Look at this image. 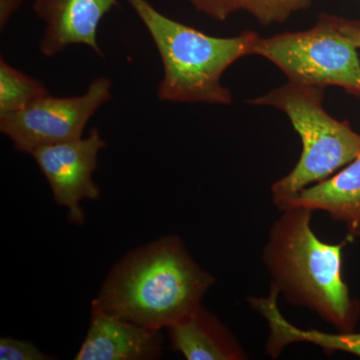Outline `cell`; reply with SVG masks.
Instances as JSON below:
<instances>
[{"label":"cell","mask_w":360,"mask_h":360,"mask_svg":"<svg viewBox=\"0 0 360 360\" xmlns=\"http://www.w3.org/2000/svg\"><path fill=\"white\" fill-rule=\"evenodd\" d=\"M215 277L176 236L129 251L111 269L91 307L146 326L170 328L198 309Z\"/></svg>","instance_id":"6da1fadb"},{"label":"cell","mask_w":360,"mask_h":360,"mask_svg":"<svg viewBox=\"0 0 360 360\" xmlns=\"http://www.w3.org/2000/svg\"><path fill=\"white\" fill-rule=\"evenodd\" d=\"M314 210L292 206L270 227L262 262L270 276V288L295 307L314 312L340 333L354 331L360 303L343 278V248L321 240L311 226Z\"/></svg>","instance_id":"7a4b0ae2"},{"label":"cell","mask_w":360,"mask_h":360,"mask_svg":"<svg viewBox=\"0 0 360 360\" xmlns=\"http://www.w3.org/2000/svg\"><path fill=\"white\" fill-rule=\"evenodd\" d=\"M155 42L163 77L158 98L165 103L231 105L222 75L243 56H251L259 35L246 30L217 37L167 18L148 0H127Z\"/></svg>","instance_id":"3957f363"},{"label":"cell","mask_w":360,"mask_h":360,"mask_svg":"<svg viewBox=\"0 0 360 360\" xmlns=\"http://www.w3.org/2000/svg\"><path fill=\"white\" fill-rule=\"evenodd\" d=\"M323 96L322 87L288 82L248 101L283 111L302 139V155L295 168L271 186L272 201L279 210L305 187L328 179L360 156V134L349 123L326 112Z\"/></svg>","instance_id":"277c9868"},{"label":"cell","mask_w":360,"mask_h":360,"mask_svg":"<svg viewBox=\"0 0 360 360\" xmlns=\"http://www.w3.org/2000/svg\"><path fill=\"white\" fill-rule=\"evenodd\" d=\"M357 49L338 30L335 16L322 14L310 30L258 37L253 53L276 65L288 82L322 89L338 86L360 98Z\"/></svg>","instance_id":"5b68a950"},{"label":"cell","mask_w":360,"mask_h":360,"mask_svg":"<svg viewBox=\"0 0 360 360\" xmlns=\"http://www.w3.org/2000/svg\"><path fill=\"white\" fill-rule=\"evenodd\" d=\"M111 87L110 77H99L82 96L49 94L25 110L0 115V131L11 139L16 150L30 155L44 146L82 139L90 118L110 101Z\"/></svg>","instance_id":"8992f818"},{"label":"cell","mask_w":360,"mask_h":360,"mask_svg":"<svg viewBox=\"0 0 360 360\" xmlns=\"http://www.w3.org/2000/svg\"><path fill=\"white\" fill-rule=\"evenodd\" d=\"M106 142L94 127L86 137L37 149L32 153L51 186L54 201L68 210V220L84 224L80 201L96 200L101 193L94 179L99 153Z\"/></svg>","instance_id":"52a82bcc"},{"label":"cell","mask_w":360,"mask_h":360,"mask_svg":"<svg viewBox=\"0 0 360 360\" xmlns=\"http://www.w3.org/2000/svg\"><path fill=\"white\" fill-rule=\"evenodd\" d=\"M117 6V0H35L33 11L44 25L40 53L53 58L70 45H85L103 56L97 30L104 16Z\"/></svg>","instance_id":"ba28073f"},{"label":"cell","mask_w":360,"mask_h":360,"mask_svg":"<svg viewBox=\"0 0 360 360\" xmlns=\"http://www.w3.org/2000/svg\"><path fill=\"white\" fill-rule=\"evenodd\" d=\"M161 331L92 307L89 330L75 359H160L163 355Z\"/></svg>","instance_id":"9c48e42d"},{"label":"cell","mask_w":360,"mask_h":360,"mask_svg":"<svg viewBox=\"0 0 360 360\" xmlns=\"http://www.w3.org/2000/svg\"><path fill=\"white\" fill-rule=\"evenodd\" d=\"M167 331L172 349L187 360L248 359L233 333L202 305Z\"/></svg>","instance_id":"30bf717a"},{"label":"cell","mask_w":360,"mask_h":360,"mask_svg":"<svg viewBox=\"0 0 360 360\" xmlns=\"http://www.w3.org/2000/svg\"><path fill=\"white\" fill-rule=\"evenodd\" d=\"M292 206L328 212L345 225L348 236L360 238V156L338 174L296 193L281 212Z\"/></svg>","instance_id":"8fae6325"},{"label":"cell","mask_w":360,"mask_h":360,"mask_svg":"<svg viewBox=\"0 0 360 360\" xmlns=\"http://www.w3.org/2000/svg\"><path fill=\"white\" fill-rule=\"evenodd\" d=\"M265 297H248L251 309L266 321L269 328L265 352L271 359H278L284 348L293 343H310L321 347L326 354L341 352L360 357V333H328L317 329H302L290 323L278 307V293L269 290Z\"/></svg>","instance_id":"7c38bea8"},{"label":"cell","mask_w":360,"mask_h":360,"mask_svg":"<svg viewBox=\"0 0 360 360\" xmlns=\"http://www.w3.org/2000/svg\"><path fill=\"white\" fill-rule=\"evenodd\" d=\"M41 80L16 70L0 59V115L25 110L34 101L49 96Z\"/></svg>","instance_id":"4fadbf2b"},{"label":"cell","mask_w":360,"mask_h":360,"mask_svg":"<svg viewBox=\"0 0 360 360\" xmlns=\"http://www.w3.org/2000/svg\"><path fill=\"white\" fill-rule=\"evenodd\" d=\"M312 0H238V11L250 13L264 26L283 23L293 13L311 6Z\"/></svg>","instance_id":"5bb4252c"},{"label":"cell","mask_w":360,"mask_h":360,"mask_svg":"<svg viewBox=\"0 0 360 360\" xmlns=\"http://www.w3.org/2000/svg\"><path fill=\"white\" fill-rule=\"evenodd\" d=\"M0 359L1 360H51L54 357L44 354L37 345L28 340L13 338L0 340Z\"/></svg>","instance_id":"9a60e30c"},{"label":"cell","mask_w":360,"mask_h":360,"mask_svg":"<svg viewBox=\"0 0 360 360\" xmlns=\"http://www.w3.org/2000/svg\"><path fill=\"white\" fill-rule=\"evenodd\" d=\"M196 11L213 20L224 21L238 11V0H188Z\"/></svg>","instance_id":"2e32d148"},{"label":"cell","mask_w":360,"mask_h":360,"mask_svg":"<svg viewBox=\"0 0 360 360\" xmlns=\"http://www.w3.org/2000/svg\"><path fill=\"white\" fill-rule=\"evenodd\" d=\"M335 18L338 30L348 39L352 40L356 45L357 49H360V21L347 20L345 18H336V16Z\"/></svg>","instance_id":"e0dca14e"},{"label":"cell","mask_w":360,"mask_h":360,"mask_svg":"<svg viewBox=\"0 0 360 360\" xmlns=\"http://www.w3.org/2000/svg\"><path fill=\"white\" fill-rule=\"evenodd\" d=\"M25 0H0V30H6L14 13L20 8Z\"/></svg>","instance_id":"ac0fdd59"}]
</instances>
